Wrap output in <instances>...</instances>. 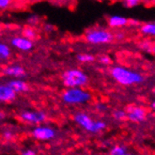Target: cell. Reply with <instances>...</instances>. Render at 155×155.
<instances>
[{
    "instance_id": "8",
    "label": "cell",
    "mask_w": 155,
    "mask_h": 155,
    "mask_svg": "<svg viewBox=\"0 0 155 155\" xmlns=\"http://www.w3.org/2000/svg\"><path fill=\"white\" fill-rule=\"evenodd\" d=\"M127 114V118L132 121V122H142L146 120L147 117V111L146 109L141 107V106H135V105H131L128 107L126 111Z\"/></svg>"
},
{
    "instance_id": "29",
    "label": "cell",
    "mask_w": 155,
    "mask_h": 155,
    "mask_svg": "<svg viewBox=\"0 0 155 155\" xmlns=\"http://www.w3.org/2000/svg\"><path fill=\"white\" fill-rule=\"evenodd\" d=\"M5 117H6L5 113H4L3 111H1V110H0V120H4V118H5Z\"/></svg>"
},
{
    "instance_id": "16",
    "label": "cell",
    "mask_w": 155,
    "mask_h": 155,
    "mask_svg": "<svg viewBox=\"0 0 155 155\" xmlns=\"http://www.w3.org/2000/svg\"><path fill=\"white\" fill-rule=\"evenodd\" d=\"M22 36L33 41V40L37 37V32H36V30L31 25H29V26H26L25 28L23 29V35Z\"/></svg>"
},
{
    "instance_id": "3",
    "label": "cell",
    "mask_w": 155,
    "mask_h": 155,
    "mask_svg": "<svg viewBox=\"0 0 155 155\" xmlns=\"http://www.w3.org/2000/svg\"><path fill=\"white\" fill-rule=\"evenodd\" d=\"M62 101L69 105H81L86 104L91 100V94L84 88L74 87L67 88L61 95Z\"/></svg>"
},
{
    "instance_id": "12",
    "label": "cell",
    "mask_w": 155,
    "mask_h": 155,
    "mask_svg": "<svg viewBox=\"0 0 155 155\" xmlns=\"http://www.w3.org/2000/svg\"><path fill=\"white\" fill-rule=\"evenodd\" d=\"M107 23L112 28H121L129 25V19L120 15H112L108 18Z\"/></svg>"
},
{
    "instance_id": "23",
    "label": "cell",
    "mask_w": 155,
    "mask_h": 155,
    "mask_svg": "<svg viewBox=\"0 0 155 155\" xmlns=\"http://www.w3.org/2000/svg\"><path fill=\"white\" fill-rule=\"evenodd\" d=\"M39 22H40V17H39L38 15L33 14V15H31V16L28 18V23L31 25V26H32V25H37Z\"/></svg>"
},
{
    "instance_id": "28",
    "label": "cell",
    "mask_w": 155,
    "mask_h": 155,
    "mask_svg": "<svg viewBox=\"0 0 155 155\" xmlns=\"http://www.w3.org/2000/svg\"><path fill=\"white\" fill-rule=\"evenodd\" d=\"M117 39V40H121V39H123L124 38V34L123 33H121V32H118V33H117L116 35H114V39Z\"/></svg>"
},
{
    "instance_id": "19",
    "label": "cell",
    "mask_w": 155,
    "mask_h": 155,
    "mask_svg": "<svg viewBox=\"0 0 155 155\" xmlns=\"http://www.w3.org/2000/svg\"><path fill=\"white\" fill-rule=\"evenodd\" d=\"M112 116H113L114 120H117V121H122V120H125L126 118H127L126 111L121 110V109H117V110H115L112 113Z\"/></svg>"
},
{
    "instance_id": "14",
    "label": "cell",
    "mask_w": 155,
    "mask_h": 155,
    "mask_svg": "<svg viewBox=\"0 0 155 155\" xmlns=\"http://www.w3.org/2000/svg\"><path fill=\"white\" fill-rule=\"evenodd\" d=\"M140 32L145 36L155 37V23H146L140 26Z\"/></svg>"
},
{
    "instance_id": "26",
    "label": "cell",
    "mask_w": 155,
    "mask_h": 155,
    "mask_svg": "<svg viewBox=\"0 0 155 155\" xmlns=\"http://www.w3.org/2000/svg\"><path fill=\"white\" fill-rule=\"evenodd\" d=\"M44 30L46 32H48V33L52 32L54 30V25H51V24H45L44 25Z\"/></svg>"
},
{
    "instance_id": "15",
    "label": "cell",
    "mask_w": 155,
    "mask_h": 155,
    "mask_svg": "<svg viewBox=\"0 0 155 155\" xmlns=\"http://www.w3.org/2000/svg\"><path fill=\"white\" fill-rule=\"evenodd\" d=\"M12 56L11 47L4 42H0V60H8Z\"/></svg>"
},
{
    "instance_id": "27",
    "label": "cell",
    "mask_w": 155,
    "mask_h": 155,
    "mask_svg": "<svg viewBox=\"0 0 155 155\" xmlns=\"http://www.w3.org/2000/svg\"><path fill=\"white\" fill-rule=\"evenodd\" d=\"M21 155H38V153L34 151L33 150H26L23 151Z\"/></svg>"
},
{
    "instance_id": "20",
    "label": "cell",
    "mask_w": 155,
    "mask_h": 155,
    "mask_svg": "<svg viewBox=\"0 0 155 155\" xmlns=\"http://www.w3.org/2000/svg\"><path fill=\"white\" fill-rule=\"evenodd\" d=\"M2 137L4 138V140L6 141H12L14 137H15V133L12 130H5L2 133Z\"/></svg>"
},
{
    "instance_id": "13",
    "label": "cell",
    "mask_w": 155,
    "mask_h": 155,
    "mask_svg": "<svg viewBox=\"0 0 155 155\" xmlns=\"http://www.w3.org/2000/svg\"><path fill=\"white\" fill-rule=\"evenodd\" d=\"M7 85L10 87L16 94L25 92V91H27L29 88L26 82L22 79H12L11 81L8 82Z\"/></svg>"
},
{
    "instance_id": "9",
    "label": "cell",
    "mask_w": 155,
    "mask_h": 155,
    "mask_svg": "<svg viewBox=\"0 0 155 155\" xmlns=\"http://www.w3.org/2000/svg\"><path fill=\"white\" fill-rule=\"evenodd\" d=\"M11 44L14 48L23 52H28L32 50L34 46V43L32 41L23 37V36H17V37L12 38L11 41Z\"/></svg>"
},
{
    "instance_id": "22",
    "label": "cell",
    "mask_w": 155,
    "mask_h": 155,
    "mask_svg": "<svg viewBox=\"0 0 155 155\" xmlns=\"http://www.w3.org/2000/svg\"><path fill=\"white\" fill-rule=\"evenodd\" d=\"M99 61L102 63L103 65H109V64H111V58L109 57V56H106V54H104V56H102L101 58H99Z\"/></svg>"
},
{
    "instance_id": "31",
    "label": "cell",
    "mask_w": 155,
    "mask_h": 155,
    "mask_svg": "<svg viewBox=\"0 0 155 155\" xmlns=\"http://www.w3.org/2000/svg\"><path fill=\"white\" fill-rule=\"evenodd\" d=\"M124 155H134V154H132V153H128V152H126Z\"/></svg>"
},
{
    "instance_id": "21",
    "label": "cell",
    "mask_w": 155,
    "mask_h": 155,
    "mask_svg": "<svg viewBox=\"0 0 155 155\" xmlns=\"http://www.w3.org/2000/svg\"><path fill=\"white\" fill-rule=\"evenodd\" d=\"M123 4L127 8H134L140 4V1L139 0H126V1L123 2Z\"/></svg>"
},
{
    "instance_id": "24",
    "label": "cell",
    "mask_w": 155,
    "mask_h": 155,
    "mask_svg": "<svg viewBox=\"0 0 155 155\" xmlns=\"http://www.w3.org/2000/svg\"><path fill=\"white\" fill-rule=\"evenodd\" d=\"M12 4L11 0H0V10H4Z\"/></svg>"
},
{
    "instance_id": "30",
    "label": "cell",
    "mask_w": 155,
    "mask_h": 155,
    "mask_svg": "<svg viewBox=\"0 0 155 155\" xmlns=\"http://www.w3.org/2000/svg\"><path fill=\"white\" fill-rule=\"evenodd\" d=\"M150 107H151V109H152V110L155 112V100H154V101L151 103V104H150Z\"/></svg>"
},
{
    "instance_id": "4",
    "label": "cell",
    "mask_w": 155,
    "mask_h": 155,
    "mask_svg": "<svg viewBox=\"0 0 155 155\" xmlns=\"http://www.w3.org/2000/svg\"><path fill=\"white\" fill-rule=\"evenodd\" d=\"M62 82L67 88H82L88 83V76L82 70L70 69L62 74Z\"/></svg>"
},
{
    "instance_id": "1",
    "label": "cell",
    "mask_w": 155,
    "mask_h": 155,
    "mask_svg": "<svg viewBox=\"0 0 155 155\" xmlns=\"http://www.w3.org/2000/svg\"><path fill=\"white\" fill-rule=\"evenodd\" d=\"M112 78L122 86H133L144 81V76L139 72L121 66H115L110 70Z\"/></svg>"
},
{
    "instance_id": "17",
    "label": "cell",
    "mask_w": 155,
    "mask_h": 155,
    "mask_svg": "<svg viewBox=\"0 0 155 155\" xmlns=\"http://www.w3.org/2000/svg\"><path fill=\"white\" fill-rule=\"evenodd\" d=\"M126 152V147L123 145H115L110 150V155H124Z\"/></svg>"
},
{
    "instance_id": "11",
    "label": "cell",
    "mask_w": 155,
    "mask_h": 155,
    "mask_svg": "<svg viewBox=\"0 0 155 155\" xmlns=\"http://www.w3.org/2000/svg\"><path fill=\"white\" fill-rule=\"evenodd\" d=\"M16 98V93L7 84H0V103H10Z\"/></svg>"
},
{
    "instance_id": "25",
    "label": "cell",
    "mask_w": 155,
    "mask_h": 155,
    "mask_svg": "<svg viewBox=\"0 0 155 155\" xmlns=\"http://www.w3.org/2000/svg\"><path fill=\"white\" fill-rule=\"evenodd\" d=\"M105 109H106V106L104 104L99 103V104H96V110L99 111V112H104Z\"/></svg>"
},
{
    "instance_id": "6",
    "label": "cell",
    "mask_w": 155,
    "mask_h": 155,
    "mask_svg": "<svg viewBox=\"0 0 155 155\" xmlns=\"http://www.w3.org/2000/svg\"><path fill=\"white\" fill-rule=\"evenodd\" d=\"M20 120L25 123L39 125L46 121L47 116L42 111L38 110H24L19 115Z\"/></svg>"
},
{
    "instance_id": "32",
    "label": "cell",
    "mask_w": 155,
    "mask_h": 155,
    "mask_svg": "<svg viewBox=\"0 0 155 155\" xmlns=\"http://www.w3.org/2000/svg\"><path fill=\"white\" fill-rule=\"evenodd\" d=\"M153 92H154V94H155V87H154V89H153Z\"/></svg>"
},
{
    "instance_id": "2",
    "label": "cell",
    "mask_w": 155,
    "mask_h": 155,
    "mask_svg": "<svg viewBox=\"0 0 155 155\" xmlns=\"http://www.w3.org/2000/svg\"><path fill=\"white\" fill-rule=\"evenodd\" d=\"M74 120L82 129L91 134L101 133L106 128V123L104 121L99 120H94L92 117L84 112L76 113L74 116Z\"/></svg>"
},
{
    "instance_id": "18",
    "label": "cell",
    "mask_w": 155,
    "mask_h": 155,
    "mask_svg": "<svg viewBox=\"0 0 155 155\" xmlns=\"http://www.w3.org/2000/svg\"><path fill=\"white\" fill-rule=\"evenodd\" d=\"M77 60L81 63H91L95 60L94 56L90 54H79L77 56Z\"/></svg>"
},
{
    "instance_id": "5",
    "label": "cell",
    "mask_w": 155,
    "mask_h": 155,
    "mask_svg": "<svg viewBox=\"0 0 155 155\" xmlns=\"http://www.w3.org/2000/svg\"><path fill=\"white\" fill-rule=\"evenodd\" d=\"M85 39L88 43L93 45L109 44L114 40V34L107 29L93 28L86 33Z\"/></svg>"
},
{
    "instance_id": "7",
    "label": "cell",
    "mask_w": 155,
    "mask_h": 155,
    "mask_svg": "<svg viewBox=\"0 0 155 155\" xmlns=\"http://www.w3.org/2000/svg\"><path fill=\"white\" fill-rule=\"evenodd\" d=\"M32 136L39 141H49L56 137L57 132L53 127L47 125H39L36 126L32 130Z\"/></svg>"
},
{
    "instance_id": "10",
    "label": "cell",
    "mask_w": 155,
    "mask_h": 155,
    "mask_svg": "<svg viewBox=\"0 0 155 155\" xmlns=\"http://www.w3.org/2000/svg\"><path fill=\"white\" fill-rule=\"evenodd\" d=\"M4 74L10 76L12 79H21L25 75V70L19 64H12L4 68Z\"/></svg>"
}]
</instances>
